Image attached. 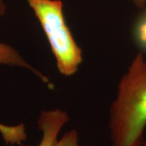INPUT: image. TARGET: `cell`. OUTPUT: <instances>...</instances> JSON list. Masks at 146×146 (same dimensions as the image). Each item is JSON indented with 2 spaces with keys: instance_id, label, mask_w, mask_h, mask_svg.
<instances>
[{
  "instance_id": "cell-1",
  "label": "cell",
  "mask_w": 146,
  "mask_h": 146,
  "mask_svg": "<svg viewBox=\"0 0 146 146\" xmlns=\"http://www.w3.org/2000/svg\"><path fill=\"white\" fill-rule=\"evenodd\" d=\"M112 146H141L146 129V59L137 54L118 84L109 112Z\"/></svg>"
},
{
  "instance_id": "cell-2",
  "label": "cell",
  "mask_w": 146,
  "mask_h": 146,
  "mask_svg": "<svg viewBox=\"0 0 146 146\" xmlns=\"http://www.w3.org/2000/svg\"><path fill=\"white\" fill-rule=\"evenodd\" d=\"M27 1L46 35L60 72L65 76L74 74L83 61V56L65 22L62 1Z\"/></svg>"
},
{
  "instance_id": "cell-3",
  "label": "cell",
  "mask_w": 146,
  "mask_h": 146,
  "mask_svg": "<svg viewBox=\"0 0 146 146\" xmlns=\"http://www.w3.org/2000/svg\"><path fill=\"white\" fill-rule=\"evenodd\" d=\"M66 113L60 110L42 113L39 119V129L42 131V139L39 146H54L62 128L68 121Z\"/></svg>"
},
{
  "instance_id": "cell-4",
  "label": "cell",
  "mask_w": 146,
  "mask_h": 146,
  "mask_svg": "<svg viewBox=\"0 0 146 146\" xmlns=\"http://www.w3.org/2000/svg\"><path fill=\"white\" fill-rule=\"evenodd\" d=\"M0 64L13 66H19L33 70L21 54L10 45L0 42ZM5 129V126L0 124V132Z\"/></svg>"
},
{
  "instance_id": "cell-5",
  "label": "cell",
  "mask_w": 146,
  "mask_h": 146,
  "mask_svg": "<svg viewBox=\"0 0 146 146\" xmlns=\"http://www.w3.org/2000/svg\"><path fill=\"white\" fill-rule=\"evenodd\" d=\"M54 146H78V134L75 130L67 132Z\"/></svg>"
},
{
  "instance_id": "cell-6",
  "label": "cell",
  "mask_w": 146,
  "mask_h": 146,
  "mask_svg": "<svg viewBox=\"0 0 146 146\" xmlns=\"http://www.w3.org/2000/svg\"><path fill=\"white\" fill-rule=\"evenodd\" d=\"M138 35L140 41L146 45V19L139 27Z\"/></svg>"
},
{
  "instance_id": "cell-7",
  "label": "cell",
  "mask_w": 146,
  "mask_h": 146,
  "mask_svg": "<svg viewBox=\"0 0 146 146\" xmlns=\"http://www.w3.org/2000/svg\"><path fill=\"white\" fill-rule=\"evenodd\" d=\"M6 12V5L4 0H0V18L4 15Z\"/></svg>"
},
{
  "instance_id": "cell-8",
  "label": "cell",
  "mask_w": 146,
  "mask_h": 146,
  "mask_svg": "<svg viewBox=\"0 0 146 146\" xmlns=\"http://www.w3.org/2000/svg\"><path fill=\"white\" fill-rule=\"evenodd\" d=\"M133 1L135 4L139 7H143L146 2V0H133Z\"/></svg>"
},
{
  "instance_id": "cell-9",
  "label": "cell",
  "mask_w": 146,
  "mask_h": 146,
  "mask_svg": "<svg viewBox=\"0 0 146 146\" xmlns=\"http://www.w3.org/2000/svg\"><path fill=\"white\" fill-rule=\"evenodd\" d=\"M141 146H146V139L144 140L143 144H142Z\"/></svg>"
}]
</instances>
